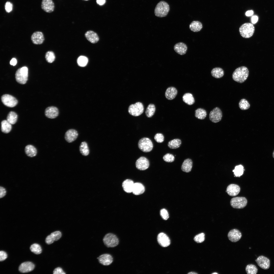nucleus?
<instances>
[{"label": "nucleus", "mask_w": 274, "mask_h": 274, "mask_svg": "<svg viewBox=\"0 0 274 274\" xmlns=\"http://www.w3.org/2000/svg\"><path fill=\"white\" fill-rule=\"evenodd\" d=\"M246 271L248 274H256L258 269L256 266L253 264H249L246 267Z\"/></svg>", "instance_id": "nucleus-39"}, {"label": "nucleus", "mask_w": 274, "mask_h": 274, "mask_svg": "<svg viewBox=\"0 0 274 274\" xmlns=\"http://www.w3.org/2000/svg\"><path fill=\"white\" fill-rule=\"evenodd\" d=\"M255 28L252 24L246 23L241 26L239 29V31L241 36L243 38H249L253 35Z\"/></svg>", "instance_id": "nucleus-3"}, {"label": "nucleus", "mask_w": 274, "mask_h": 274, "mask_svg": "<svg viewBox=\"0 0 274 274\" xmlns=\"http://www.w3.org/2000/svg\"><path fill=\"white\" fill-rule=\"evenodd\" d=\"M41 6L42 9L47 13L53 12L55 8L54 4L52 0H42Z\"/></svg>", "instance_id": "nucleus-15"}, {"label": "nucleus", "mask_w": 274, "mask_h": 274, "mask_svg": "<svg viewBox=\"0 0 274 274\" xmlns=\"http://www.w3.org/2000/svg\"><path fill=\"white\" fill-rule=\"evenodd\" d=\"M58 109L56 107L51 106L47 108L45 111V115L47 117L53 119L59 115Z\"/></svg>", "instance_id": "nucleus-21"}, {"label": "nucleus", "mask_w": 274, "mask_h": 274, "mask_svg": "<svg viewBox=\"0 0 274 274\" xmlns=\"http://www.w3.org/2000/svg\"><path fill=\"white\" fill-rule=\"evenodd\" d=\"M169 10V6L168 3L164 1H161L156 5L154 13L156 16L162 18L167 16Z\"/></svg>", "instance_id": "nucleus-2"}, {"label": "nucleus", "mask_w": 274, "mask_h": 274, "mask_svg": "<svg viewBox=\"0 0 274 274\" xmlns=\"http://www.w3.org/2000/svg\"><path fill=\"white\" fill-rule=\"evenodd\" d=\"M144 110L143 105L140 102H137L134 104L131 105L128 108L129 114L135 116H138L141 114L143 112Z\"/></svg>", "instance_id": "nucleus-7"}, {"label": "nucleus", "mask_w": 274, "mask_h": 274, "mask_svg": "<svg viewBox=\"0 0 274 274\" xmlns=\"http://www.w3.org/2000/svg\"><path fill=\"white\" fill-rule=\"evenodd\" d=\"M45 57L46 61L49 63L53 62L55 59V56L54 53L50 51H48L46 53Z\"/></svg>", "instance_id": "nucleus-42"}, {"label": "nucleus", "mask_w": 274, "mask_h": 274, "mask_svg": "<svg viewBox=\"0 0 274 274\" xmlns=\"http://www.w3.org/2000/svg\"><path fill=\"white\" fill-rule=\"evenodd\" d=\"M25 152L28 156L32 157L35 156L37 153V150L33 146L29 145L26 146L25 148Z\"/></svg>", "instance_id": "nucleus-30"}, {"label": "nucleus", "mask_w": 274, "mask_h": 274, "mask_svg": "<svg viewBox=\"0 0 274 274\" xmlns=\"http://www.w3.org/2000/svg\"><path fill=\"white\" fill-rule=\"evenodd\" d=\"M213 273V274H214V273Z\"/></svg>", "instance_id": "nucleus-59"}, {"label": "nucleus", "mask_w": 274, "mask_h": 274, "mask_svg": "<svg viewBox=\"0 0 274 274\" xmlns=\"http://www.w3.org/2000/svg\"><path fill=\"white\" fill-rule=\"evenodd\" d=\"M99 263L104 266H108L113 262V259L111 255L108 253L101 254L97 257Z\"/></svg>", "instance_id": "nucleus-11"}, {"label": "nucleus", "mask_w": 274, "mask_h": 274, "mask_svg": "<svg viewBox=\"0 0 274 274\" xmlns=\"http://www.w3.org/2000/svg\"><path fill=\"white\" fill-rule=\"evenodd\" d=\"M255 261L261 268L265 269H269L270 266V261L267 257L261 255L259 256Z\"/></svg>", "instance_id": "nucleus-13"}, {"label": "nucleus", "mask_w": 274, "mask_h": 274, "mask_svg": "<svg viewBox=\"0 0 274 274\" xmlns=\"http://www.w3.org/2000/svg\"><path fill=\"white\" fill-rule=\"evenodd\" d=\"M205 235L203 233H200L194 237V240L197 243H201L205 240Z\"/></svg>", "instance_id": "nucleus-45"}, {"label": "nucleus", "mask_w": 274, "mask_h": 274, "mask_svg": "<svg viewBox=\"0 0 274 274\" xmlns=\"http://www.w3.org/2000/svg\"><path fill=\"white\" fill-rule=\"evenodd\" d=\"M145 191V187L142 183L136 182L134 183L132 192L135 195H138L143 194Z\"/></svg>", "instance_id": "nucleus-26"}, {"label": "nucleus", "mask_w": 274, "mask_h": 274, "mask_svg": "<svg viewBox=\"0 0 274 274\" xmlns=\"http://www.w3.org/2000/svg\"><path fill=\"white\" fill-rule=\"evenodd\" d=\"M247 200L244 197H236L232 198L231 200L230 204L233 208L242 209L245 208L247 205Z\"/></svg>", "instance_id": "nucleus-8"}, {"label": "nucleus", "mask_w": 274, "mask_h": 274, "mask_svg": "<svg viewBox=\"0 0 274 274\" xmlns=\"http://www.w3.org/2000/svg\"><path fill=\"white\" fill-rule=\"evenodd\" d=\"M174 48L177 53L180 55H183L186 53L187 47L185 44L180 42L176 44L174 46Z\"/></svg>", "instance_id": "nucleus-23"}, {"label": "nucleus", "mask_w": 274, "mask_h": 274, "mask_svg": "<svg viewBox=\"0 0 274 274\" xmlns=\"http://www.w3.org/2000/svg\"><path fill=\"white\" fill-rule=\"evenodd\" d=\"M7 255L6 253L3 251H0V261H2L5 260L7 258Z\"/></svg>", "instance_id": "nucleus-51"}, {"label": "nucleus", "mask_w": 274, "mask_h": 274, "mask_svg": "<svg viewBox=\"0 0 274 274\" xmlns=\"http://www.w3.org/2000/svg\"><path fill=\"white\" fill-rule=\"evenodd\" d=\"M18 115L14 112L11 111L7 115V120L11 124H14L16 122Z\"/></svg>", "instance_id": "nucleus-38"}, {"label": "nucleus", "mask_w": 274, "mask_h": 274, "mask_svg": "<svg viewBox=\"0 0 274 274\" xmlns=\"http://www.w3.org/2000/svg\"><path fill=\"white\" fill-rule=\"evenodd\" d=\"M207 115L206 111L203 108H198L195 110V117L198 119H203L205 118Z\"/></svg>", "instance_id": "nucleus-35"}, {"label": "nucleus", "mask_w": 274, "mask_h": 274, "mask_svg": "<svg viewBox=\"0 0 274 274\" xmlns=\"http://www.w3.org/2000/svg\"><path fill=\"white\" fill-rule=\"evenodd\" d=\"M28 69L26 66L18 68L15 74L16 80L21 84H25L28 80Z\"/></svg>", "instance_id": "nucleus-5"}, {"label": "nucleus", "mask_w": 274, "mask_h": 274, "mask_svg": "<svg viewBox=\"0 0 274 274\" xmlns=\"http://www.w3.org/2000/svg\"><path fill=\"white\" fill-rule=\"evenodd\" d=\"M249 74V71L248 68L245 66H241L235 70L232 75V78L235 81L242 83L246 80Z\"/></svg>", "instance_id": "nucleus-1"}, {"label": "nucleus", "mask_w": 274, "mask_h": 274, "mask_svg": "<svg viewBox=\"0 0 274 274\" xmlns=\"http://www.w3.org/2000/svg\"><path fill=\"white\" fill-rule=\"evenodd\" d=\"M242 236L241 232L236 229H233L230 230L228 234L229 239L233 242L238 241L241 238Z\"/></svg>", "instance_id": "nucleus-16"}, {"label": "nucleus", "mask_w": 274, "mask_h": 274, "mask_svg": "<svg viewBox=\"0 0 274 274\" xmlns=\"http://www.w3.org/2000/svg\"><path fill=\"white\" fill-rule=\"evenodd\" d=\"M5 7L6 11L7 13H9L12 10V4L10 2L7 1L5 4Z\"/></svg>", "instance_id": "nucleus-49"}, {"label": "nucleus", "mask_w": 274, "mask_h": 274, "mask_svg": "<svg viewBox=\"0 0 274 274\" xmlns=\"http://www.w3.org/2000/svg\"><path fill=\"white\" fill-rule=\"evenodd\" d=\"M193 165V162L189 158L185 159L183 162L181 166L182 170L184 172L189 173L192 169Z\"/></svg>", "instance_id": "nucleus-27"}, {"label": "nucleus", "mask_w": 274, "mask_h": 274, "mask_svg": "<svg viewBox=\"0 0 274 274\" xmlns=\"http://www.w3.org/2000/svg\"><path fill=\"white\" fill-rule=\"evenodd\" d=\"M244 170L243 166L242 165H240L236 166L235 167L234 169L233 170V172H234V174L235 176L239 177L243 175Z\"/></svg>", "instance_id": "nucleus-40"}, {"label": "nucleus", "mask_w": 274, "mask_h": 274, "mask_svg": "<svg viewBox=\"0 0 274 274\" xmlns=\"http://www.w3.org/2000/svg\"><path fill=\"white\" fill-rule=\"evenodd\" d=\"M253 13V11L252 10H249L247 11L246 13V15L247 16H249L252 15Z\"/></svg>", "instance_id": "nucleus-56"}, {"label": "nucleus", "mask_w": 274, "mask_h": 274, "mask_svg": "<svg viewBox=\"0 0 274 274\" xmlns=\"http://www.w3.org/2000/svg\"><path fill=\"white\" fill-rule=\"evenodd\" d=\"M35 268L34 264L30 262L23 263L19 267V270L22 273L30 272L33 270Z\"/></svg>", "instance_id": "nucleus-20"}, {"label": "nucleus", "mask_w": 274, "mask_h": 274, "mask_svg": "<svg viewBox=\"0 0 274 274\" xmlns=\"http://www.w3.org/2000/svg\"><path fill=\"white\" fill-rule=\"evenodd\" d=\"M85 35L87 40L92 43H96L99 40V38L97 34L93 31H88L85 33Z\"/></svg>", "instance_id": "nucleus-25"}, {"label": "nucleus", "mask_w": 274, "mask_h": 274, "mask_svg": "<svg viewBox=\"0 0 274 274\" xmlns=\"http://www.w3.org/2000/svg\"><path fill=\"white\" fill-rule=\"evenodd\" d=\"M138 146L139 149L144 152H149L152 149L153 144L151 140L149 138H144L139 141Z\"/></svg>", "instance_id": "nucleus-6"}, {"label": "nucleus", "mask_w": 274, "mask_h": 274, "mask_svg": "<svg viewBox=\"0 0 274 274\" xmlns=\"http://www.w3.org/2000/svg\"><path fill=\"white\" fill-rule=\"evenodd\" d=\"M240 188L238 185L231 184L227 187L226 192L230 196H234L237 195L239 193Z\"/></svg>", "instance_id": "nucleus-22"}, {"label": "nucleus", "mask_w": 274, "mask_h": 274, "mask_svg": "<svg viewBox=\"0 0 274 274\" xmlns=\"http://www.w3.org/2000/svg\"><path fill=\"white\" fill-rule=\"evenodd\" d=\"M183 101L189 105H193L195 102L194 98L192 94L190 93L185 94L182 97Z\"/></svg>", "instance_id": "nucleus-32"}, {"label": "nucleus", "mask_w": 274, "mask_h": 274, "mask_svg": "<svg viewBox=\"0 0 274 274\" xmlns=\"http://www.w3.org/2000/svg\"><path fill=\"white\" fill-rule=\"evenodd\" d=\"M160 215L162 218L164 220H167L169 218L168 212L165 209H163L161 210Z\"/></svg>", "instance_id": "nucleus-48"}, {"label": "nucleus", "mask_w": 274, "mask_h": 274, "mask_svg": "<svg viewBox=\"0 0 274 274\" xmlns=\"http://www.w3.org/2000/svg\"><path fill=\"white\" fill-rule=\"evenodd\" d=\"M212 76L216 78H220L222 77L224 74L223 70L220 67H216L212 69L211 72Z\"/></svg>", "instance_id": "nucleus-31"}, {"label": "nucleus", "mask_w": 274, "mask_h": 274, "mask_svg": "<svg viewBox=\"0 0 274 274\" xmlns=\"http://www.w3.org/2000/svg\"><path fill=\"white\" fill-rule=\"evenodd\" d=\"M1 100L5 105L9 107H15L18 103L17 100L15 97L7 94L3 95L1 97Z\"/></svg>", "instance_id": "nucleus-9"}, {"label": "nucleus", "mask_w": 274, "mask_h": 274, "mask_svg": "<svg viewBox=\"0 0 274 274\" xmlns=\"http://www.w3.org/2000/svg\"><path fill=\"white\" fill-rule=\"evenodd\" d=\"M157 241L159 244L163 247H166L170 244V239L165 233L161 232L157 236Z\"/></svg>", "instance_id": "nucleus-14"}, {"label": "nucleus", "mask_w": 274, "mask_h": 274, "mask_svg": "<svg viewBox=\"0 0 274 274\" xmlns=\"http://www.w3.org/2000/svg\"><path fill=\"white\" fill-rule=\"evenodd\" d=\"M80 153L83 156H86L89 153V149L87 143L86 142H82L79 146Z\"/></svg>", "instance_id": "nucleus-34"}, {"label": "nucleus", "mask_w": 274, "mask_h": 274, "mask_svg": "<svg viewBox=\"0 0 274 274\" xmlns=\"http://www.w3.org/2000/svg\"><path fill=\"white\" fill-rule=\"evenodd\" d=\"M238 105L239 108L242 110H247L249 108L250 106L249 102L245 99H241L239 102Z\"/></svg>", "instance_id": "nucleus-41"}, {"label": "nucleus", "mask_w": 274, "mask_h": 274, "mask_svg": "<svg viewBox=\"0 0 274 274\" xmlns=\"http://www.w3.org/2000/svg\"><path fill=\"white\" fill-rule=\"evenodd\" d=\"M136 168L140 170H144L147 169L149 165V162L146 157H141L138 159L135 163Z\"/></svg>", "instance_id": "nucleus-12"}, {"label": "nucleus", "mask_w": 274, "mask_h": 274, "mask_svg": "<svg viewBox=\"0 0 274 274\" xmlns=\"http://www.w3.org/2000/svg\"><path fill=\"white\" fill-rule=\"evenodd\" d=\"M258 17L257 16L254 15L252 16L251 19L252 23L253 24L256 23L258 21Z\"/></svg>", "instance_id": "nucleus-53"}, {"label": "nucleus", "mask_w": 274, "mask_h": 274, "mask_svg": "<svg viewBox=\"0 0 274 274\" xmlns=\"http://www.w3.org/2000/svg\"><path fill=\"white\" fill-rule=\"evenodd\" d=\"M17 60L15 58H13L10 61V64L13 66H15L17 63Z\"/></svg>", "instance_id": "nucleus-54"}, {"label": "nucleus", "mask_w": 274, "mask_h": 274, "mask_svg": "<svg viewBox=\"0 0 274 274\" xmlns=\"http://www.w3.org/2000/svg\"><path fill=\"white\" fill-rule=\"evenodd\" d=\"M84 0V1H88V0Z\"/></svg>", "instance_id": "nucleus-60"}, {"label": "nucleus", "mask_w": 274, "mask_h": 274, "mask_svg": "<svg viewBox=\"0 0 274 274\" xmlns=\"http://www.w3.org/2000/svg\"><path fill=\"white\" fill-rule=\"evenodd\" d=\"M181 144V141L180 140L178 139H175L168 142V146L170 149H175L179 148Z\"/></svg>", "instance_id": "nucleus-36"}, {"label": "nucleus", "mask_w": 274, "mask_h": 274, "mask_svg": "<svg viewBox=\"0 0 274 274\" xmlns=\"http://www.w3.org/2000/svg\"><path fill=\"white\" fill-rule=\"evenodd\" d=\"M222 117V113L220 109L216 107L211 111L209 114L210 120L214 123H217L221 121Z\"/></svg>", "instance_id": "nucleus-10"}, {"label": "nucleus", "mask_w": 274, "mask_h": 274, "mask_svg": "<svg viewBox=\"0 0 274 274\" xmlns=\"http://www.w3.org/2000/svg\"><path fill=\"white\" fill-rule=\"evenodd\" d=\"M11 124L7 120H4L1 123V130L2 132L5 133H7L11 130Z\"/></svg>", "instance_id": "nucleus-33"}, {"label": "nucleus", "mask_w": 274, "mask_h": 274, "mask_svg": "<svg viewBox=\"0 0 274 274\" xmlns=\"http://www.w3.org/2000/svg\"><path fill=\"white\" fill-rule=\"evenodd\" d=\"M96 2L98 4L101 6L105 4L106 2V0H96Z\"/></svg>", "instance_id": "nucleus-55"}, {"label": "nucleus", "mask_w": 274, "mask_h": 274, "mask_svg": "<svg viewBox=\"0 0 274 274\" xmlns=\"http://www.w3.org/2000/svg\"><path fill=\"white\" fill-rule=\"evenodd\" d=\"M78 135V133L76 130L71 129L67 130L65 132V139L67 142L72 143L77 139Z\"/></svg>", "instance_id": "nucleus-17"}, {"label": "nucleus", "mask_w": 274, "mask_h": 274, "mask_svg": "<svg viewBox=\"0 0 274 274\" xmlns=\"http://www.w3.org/2000/svg\"><path fill=\"white\" fill-rule=\"evenodd\" d=\"M272 156L273 158H274V150H273L272 153Z\"/></svg>", "instance_id": "nucleus-58"}, {"label": "nucleus", "mask_w": 274, "mask_h": 274, "mask_svg": "<svg viewBox=\"0 0 274 274\" xmlns=\"http://www.w3.org/2000/svg\"><path fill=\"white\" fill-rule=\"evenodd\" d=\"M134 183L132 180L127 179L123 183L122 186L124 190L127 193L132 192Z\"/></svg>", "instance_id": "nucleus-28"}, {"label": "nucleus", "mask_w": 274, "mask_h": 274, "mask_svg": "<svg viewBox=\"0 0 274 274\" xmlns=\"http://www.w3.org/2000/svg\"><path fill=\"white\" fill-rule=\"evenodd\" d=\"M6 191L5 188L1 186L0 188V197L2 198L6 194Z\"/></svg>", "instance_id": "nucleus-52"}, {"label": "nucleus", "mask_w": 274, "mask_h": 274, "mask_svg": "<svg viewBox=\"0 0 274 274\" xmlns=\"http://www.w3.org/2000/svg\"><path fill=\"white\" fill-rule=\"evenodd\" d=\"M188 274H197V273H196V272H190L189 273H188Z\"/></svg>", "instance_id": "nucleus-57"}, {"label": "nucleus", "mask_w": 274, "mask_h": 274, "mask_svg": "<svg viewBox=\"0 0 274 274\" xmlns=\"http://www.w3.org/2000/svg\"><path fill=\"white\" fill-rule=\"evenodd\" d=\"M31 39L32 43L35 44H42L44 40L43 33L41 32L37 31L34 32L31 37Z\"/></svg>", "instance_id": "nucleus-18"}, {"label": "nucleus", "mask_w": 274, "mask_h": 274, "mask_svg": "<svg viewBox=\"0 0 274 274\" xmlns=\"http://www.w3.org/2000/svg\"><path fill=\"white\" fill-rule=\"evenodd\" d=\"M155 111L156 107L154 105L150 104L147 108L145 112L146 115L148 117H151L154 114Z\"/></svg>", "instance_id": "nucleus-37"}, {"label": "nucleus", "mask_w": 274, "mask_h": 274, "mask_svg": "<svg viewBox=\"0 0 274 274\" xmlns=\"http://www.w3.org/2000/svg\"><path fill=\"white\" fill-rule=\"evenodd\" d=\"M88 59L87 57L84 56H81L78 58L77 62L80 66L84 67L87 64Z\"/></svg>", "instance_id": "nucleus-44"}, {"label": "nucleus", "mask_w": 274, "mask_h": 274, "mask_svg": "<svg viewBox=\"0 0 274 274\" xmlns=\"http://www.w3.org/2000/svg\"><path fill=\"white\" fill-rule=\"evenodd\" d=\"M30 249L31 252L37 254H40L42 251L41 247L37 244L35 243L32 245L30 246Z\"/></svg>", "instance_id": "nucleus-43"}, {"label": "nucleus", "mask_w": 274, "mask_h": 274, "mask_svg": "<svg viewBox=\"0 0 274 274\" xmlns=\"http://www.w3.org/2000/svg\"><path fill=\"white\" fill-rule=\"evenodd\" d=\"M175 159L174 156L169 153L166 154L163 157V160L167 162H172L174 161Z\"/></svg>", "instance_id": "nucleus-46"}, {"label": "nucleus", "mask_w": 274, "mask_h": 274, "mask_svg": "<svg viewBox=\"0 0 274 274\" xmlns=\"http://www.w3.org/2000/svg\"><path fill=\"white\" fill-rule=\"evenodd\" d=\"M105 245L108 247H114L119 244V241L117 236L111 233L106 234L103 239Z\"/></svg>", "instance_id": "nucleus-4"}, {"label": "nucleus", "mask_w": 274, "mask_h": 274, "mask_svg": "<svg viewBox=\"0 0 274 274\" xmlns=\"http://www.w3.org/2000/svg\"><path fill=\"white\" fill-rule=\"evenodd\" d=\"M61 236L62 233L60 231H57L54 232L46 237L45 239V242L48 245L50 244L54 241L59 240Z\"/></svg>", "instance_id": "nucleus-19"}, {"label": "nucleus", "mask_w": 274, "mask_h": 274, "mask_svg": "<svg viewBox=\"0 0 274 274\" xmlns=\"http://www.w3.org/2000/svg\"><path fill=\"white\" fill-rule=\"evenodd\" d=\"M54 274H65L66 273L63 269L60 267L55 268L53 271Z\"/></svg>", "instance_id": "nucleus-50"}, {"label": "nucleus", "mask_w": 274, "mask_h": 274, "mask_svg": "<svg viewBox=\"0 0 274 274\" xmlns=\"http://www.w3.org/2000/svg\"><path fill=\"white\" fill-rule=\"evenodd\" d=\"M203 27L202 23L198 21L192 22L189 25V28L192 31L197 32L200 31Z\"/></svg>", "instance_id": "nucleus-29"}, {"label": "nucleus", "mask_w": 274, "mask_h": 274, "mask_svg": "<svg viewBox=\"0 0 274 274\" xmlns=\"http://www.w3.org/2000/svg\"><path fill=\"white\" fill-rule=\"evenodd\" d=\"M177 93V90L175 88L173 87H170L166 90L165 96L167 99L172 100L175 98Z\"/></svg>", "instance_id": "nucleus-24"}, {"label": "nucleus", "mask_w": 274, "mask_h": 274, "mask_svg": "<svg viewBox=\"0 0 274 274\" xmlns=\"http://www.w3.org/2000/svg\"><path fill=\"white\" fill-rule=\"evenodd\" d=\"M154 138L155 141L158 143H162L164 140V137L163 135L161 133H157L155 135Z\"/></svg>", "instance_id": "nucleus-47"}]
</instances>
